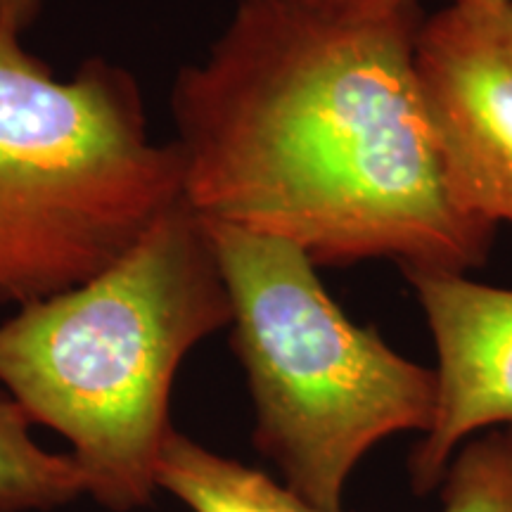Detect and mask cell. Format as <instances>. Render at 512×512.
<instances>
[{"mask_svg":"<svg viewBox=\"0 0 512 512\" xmlns=\"http://www.w3.org/2000/svg\"><path fill=\"white\" fill-rule=\"evenodd\" d=\"M157 486L190 512H332L278 484L264 470L221 456L176 427L159 456Z\"/></svg>","mask_w":512,"mask_h":512,"instance_id":"cell-7","label":"cell"},{"mask_svg":"<svg viewBox=\"0 0 512 512\" xmlns=\"http://www.w3.org/2000/svg\"><path fill=\"white\" fill-rule=\"evenodd\" d=\"M451 3H458V0H451ZM505 3H508V0H505Z\"/></svg>","mask_w":512,"mask_h":512,"instance_id":"cell-12","label":"cell"},{"mask_svg":"<svg viewBox=\"0 0 512 512\" xmlns=\"http://www.w3.org/2000/svg\"><path fill=\"white\" fill-rule=\"evenodd\" d=\"M238 3L299 12V15H313V17L351 19V17L382 15V12L401 8V5L411 3V0H238Z\"/></svg>","mask_w":512,"mask_h":512,"instance_id":"cell-10","label":"cell"},{"mask_svg":"<svg viewBox=\"0 0 512 512\" xmlns=\"http://www.w3.org/2000/svg\"><path fill=\"white\" fill-rule=\"evenodd\" d=\"M437 349V406L408 458L413 494L439 489L467 439L512 427V290L465 273H406Z\"/></svg>","mask_w":512,"mask_h":512,"instance_id":"cell-6","label":"cell"},{"mask_svg":"<svg viewBox=\"0 0 512 512\" xmlns=\"http://www.w3.org/2000/svg\"><path fill=\"white\" fill-rule=\"evenodd\" d=\"M34 422L0 384V512H50L86 496L69 453L43 448Z\"/></svg>","mask_w":512,"mask_h":512,"instance_id":"cell-8","label":"cell"},{"mask_svg":"<svg viewBox=\"0 0 512 512\" xmlns=\"http://www.w3.org/2000/svg\"><path fill=\"white\" fill-rule=\"evenodd\" d=\"M420 24L418 0L351 19L238 3L171 88L192 209L292 242L318 268L482 266L496 228L441 159L415 76Z\"/></svg>","mask_w":512,"mask_h":512,"instance_id":"cell-1","label":"cell"},{"mask_svg":"<svg viewBox=\"0 0 512 512\" xmlns=\"http://www.w3.org/2000/svg\"><path fill=\"white\" fill-rule=\"evenodd\" d=\"M228 325L211 230L183 197L117 264L0 323V384L67 441L86 496L136 512L159 491L178 368Z\"/></svg>","mask_w":512,"mask_h":512,"instance_id":"cell-2","label":"cell"},{"mask_svg":"<svg viewBox=\"0 0 512 512\" xmlns=\"http://www.w3.org/2000/svg\"><path fill=\"white\" fill-rule=\"evenodd\" d=\"M413 62L460 197L512 228V0H458L422 17Z\"/></svg>","mask_w":512,"mask_h":512,"instance_id":"cell-5","label":"cell"},{"mask_svg":"<svg viewBox=\"0 0 512 512\" xmlns=\"http://www.w3.org/2000/svg\"><path fill=\"white\" fill-rule=\"evenodd\" d=\"M0 27V302L86 283L185 197L176 140H155L128 69L88 57L57 79Z\"/></svg>","mask_w":512,"mask_h":512,"instance_id":"cell-3","label":"cell"},{"mask_svg":"<svg viewBox=\"0 0 512 512\" xmlns=\"http://www.w3.org/2000/svg\"><path fill=\"white\" fill-rule=\"evenodd\" d=\"M441 512H512V427L470 437L439 484Z\"/></svg>","mask_w":512,"mask_h":512,"instance_id":"cell-9","label":"cell"},{"mask_svg":"<svg viewBox=\"0 0 512 512\" xmlns=\"http://www.w3.org/2000/svg\"><path fill=\"white\" fill-rule=\"evenodd\" d=\"M207 226L230 297V347L254 403L256 451L299 496L342 512L370 448L430 430L437 375L356 325L292 242Z\"/></svg>","mask_w":512,"mask_h":512,"instance_id":"cell-4","label":"cell"},{"mask_svg":"<svg viewBox=\"0 0 512 512\" xmlns=\"http://www.w3.org/2000/svg\"><path fill=\"white\" fill-rule=\"evenodd\" d=\"M48 0H0V27L24 34L41 17Z\"/></svg>","mask_w":512,"mask_h":512,"instance_id":"cell-11","label":"cell"}]
</instances>
